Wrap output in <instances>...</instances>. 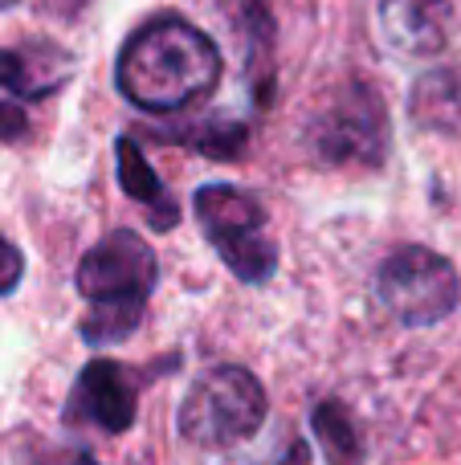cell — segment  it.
<instances>
[{
  "label": "cell",
  "mask_w": 461,
  "mask_h": 465,
  "mask_svg": "<svg viewBox=\"0 0 461 465\" xmlns=\"http://www.w3.org/2000/svg\"><path fill=\"white\" fill-rule=\"evenodd\" d=\"M221 49L180 16H155L127 37L114 62V86L131 106L176 114L204 103L221 82Z\"/></svg>",
  "instance_id": "cell-1"
},
{
  "label": "cell",
  "mask_w": 461,
  "mask_h": 465,
  "mask_svg": "<svg viewBox=\"0 0 461 465\" xmlns=\"http://www.w3.org/2000/svg\"><path fill=\"white\" fill-rule=\"evenodd\" d=\"M74 286L86 298L82 314V343L114 347L131 339L143 322L147 298L160 286V262L155 249L139 232L111 229L98 245L82 253L74 270Z\"/></svg>",
  "instance_id": "cell-2"
},
{
  "label": "cell",
  "mask_w": 461,
  "mask_h": 465,
  "mask_svg": "<svg viewBox=\"0 0 461 465\" xmlns=\"http://www.w3.org/2000/svg\"><path fill=\"white\" fill-rule=\"evenodd\" d=\"M180 437L201 450H233L266 420V388L241 363L201 371L180 404Z\"/></svg>",
  "instance_id": "cell-3"
},
{
  "label": "cell",
  "mask_w": 461,
  "mask_h": 465,
  "mask_svg": "<svg viewBox=\"0 0 461 465\" xmlns=\"http://www.w3.org/2000/svg\"><path fill=\"white\" fill-rule=\"evenodd\" d=\"M196 221H201L209 245L229 265L237 282L261 286L278 270V245L266 232V209L250 193L233 184H204L192 196Z\"/></svg>",
  "instance_id": "cell-4"
},
{
  "label": "cell",
  "mask_w": 461,
  "mask_h": 465,
  "mask_svg": "<svg viewBox=\"0 0 461 465\" xmlns=\"http://www.w3.org/2000/svg\"><path fill=\"white\" fill-rule=\"evenodd\" d=\"M376 298L400 327H433L457 311L461 278L446 253L429 245H400L380 262Z\"/></svg>",
  "instance_id": "cell-5"
},
{
  "label": "cell",
  "mask_w": 461,
  "mask_h": 465,
  "mask_svg": "<svg viewBox=\"0 0 461 465\" xmlns=\"http://www.w3.org/2000/svg\"><path fill=\"white\" fill-rule=\"evenodd\" d=\"M310 143L327 163H359L376 168L388 152V111L376 86L351 78L319 106L310 123Z\"/></svg>",
  "instance_id": "cell-6"
},
{
  "label": "cell",
  "mask_w": 461,
  "mask_h": 465,
  "mask_svg": "<svg viewBox=\"0 0 461 465\" xmlns=\"http://www.w3.org/2000/svg\"><path fill=\"white\" fill-rule=\"evenodd\" d=\"M65 57L54 49H0V139L16 143L29 131V103L65 82Z\"/></svg>",
  "instance_id": "cell-7"
},
{
  "label": "cell",
  "mask_w": 461,
  "mask_h": 465,
  "mask_svg": "<svg viewBox=\"0 0 461 465\" xmlns=\"http://www.w3.org/2000/svg\"><path fill=\"white\" fill-rule=\"evenodd\" d=\"M139 417L135 388H131L127 371L114 360H90L82 376L74 380L70 404H65V420L70 425H94L103 433H127Z\"/></svg>",
  "instance_id": "cell-8"
},
{
  "label": "cell",
  "mask_w": 461,
  "mask_h": 465,
  "mask_svg": "<svg viewBox=\"0 0 461 465\" xmlns=\"http://www.w3.org/2000/svg\"><path fill=\"white\" fill-rule=\"evenodd\" d=\"M380 25L397 54L425 62V57H437L446 49L454 8H449V0H384Z\"/></svg>",
  "instance_id": "cell-9"
},
{
  "label": "cell",
  "mask_w": 461,
  "mask_h": 465,
  "mask_svg": "<svg viewBox=\"0 0 461 465\" xmlns=\"http://www.w3.org/2000/svg\"><path fill=\"white\" fill-rule=\"evenodd\" d=\"M114 163H119V168H114L119 172V188L147 213V225H152L155 232L176 229L180 209H176V201H172L168 184H163V180L152 172V163L143 160L139 139H131V135L114 139Z\"/></svg>",
  "instance_id": "cell-10"
},
{
  "label": "cell",
  "mask_w": 461,
  "mask_h": 465,
  "mask_svg": "<svg viewBox=\"0 0 461 465\" xmlns=\"http://www.w3.org/2000/svg\"><path fill=\"white\" fill-rule=\"evenodd\" d=\"M417 123L425 127H457L461 123V82L454 70H433L421 74L413 86V103H408Z\"/></svg>",
  "instance_id": "cell-11"
},
{
  "label": "cell",
  "mask_w": 461,
  "mask_h": 465,
  "mask_svg": "<svg viewBox=\"0 0 461 465\" xmlns=\"http://www.w3.org/2000/svg\"><path fill=\"white\" fill-rule=\"evenodd\" d=\"M310 429H315L319 450L327 453L331 465H351L359 458V450H364V445H359L356 420H351V412L343 409L339 401L315 404V412H310Z\"/></svg>",
  "instance_id": "cell-12"
},
{
  "label": "cell",
  "mask_w": 461,
  "mask_h": 465,
  "mask_svg": "<svg viewBox=\"0 0 461 465\" xmlns=\"http://www.w3.org/2000/svg\"><path fill=\"white\" fill-rule=\"evenodd\" d=\"M155 139H160V143L201 147V152H209V155H237L245 143V127L241 123H229V119H212V123H201V127H160Z\"/></svg>",
  "instance_id": "cell-13"
},
{
  "label": "cell",
  "mask_w": 461,
  "mask_h": 465,
  "mask_svg": "<svg viewBox=\"0 0 461 465\" xmlns=\"http://www.w3.org/2000/svg\"><path fill=\"white\" fill-rule=\"evenodd\" d=\"M25 278V253L0 232V294H13Z\"/></svg>",
  "instance_id": "cell-14"
},
{
  "label": "cell",
  "mask_w": 461,
  "mask_h": 465,
  "mask_svg": "<svg viewBox=\"0 0 461 465\" xmlns=\"http://www.w3.org/2000/svg\"><path fill=\"white\" fill-rule=\"evenodd\" d=\"M74 465H98V461H94V458H90V453H86V450H82V453H78V458H74Z\"/></svg>",
  "instance_id": "cell-15"
}]
</instances>
